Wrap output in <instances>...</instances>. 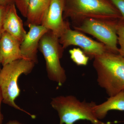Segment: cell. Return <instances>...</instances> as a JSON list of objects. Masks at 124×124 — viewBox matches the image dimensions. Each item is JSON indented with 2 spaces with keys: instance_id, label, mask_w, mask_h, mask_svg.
Wrapping results in <instances>:
<instances>
[{
  "instance_id": "obj_1",
  "label": "cell",
  "mask_w": 124,
  "mask_h": 124,
  "mask_svg": "<svg viewBox=\"0 0 124 124\" xmlns=\"http://www.w3.org/2000/svg\"><path fill=\"white\" fill-rule=\"evenodd\" d=\"M97 81L109 97L124 90V57L107 52L94 58Z\"/></svg>"
},
{
  "instance_id": "obj_2",
  "label": "cell",
  "mask_w": 124,
  "mask_h": 124,
  "mask_svg": "<svg viewBox=\"0 0 124 124\" xmlns=\"http://www.w3.org/2000/svg\"><path fill=\"white\" fill-rule=\"evenodd\" d=\"M122 18L110 0H66L63 19H70L74 24L87 18L117 20Z\"/></svg>"
},
{
  "instance_id": "obj_3",
  "label": "cell",
  "mask_w": 124,
  "mask_h": 124,
  "mask_svg": "<svg viewBox=\"0 0 124 124\" xmlns=\"http://www.w3.org/2000/svg\"><path fill=\"white\" fill-rule=\"evenodd\" d=\"M35 64L28 59H19L3 66L0 71V89L3 102L25 112L32 119H35L36 116L20 108L15 103V100L20 94V90L18 84V78L22 74L28 75L31 73Z\"/></svg>"
},
{
  "instance_id": "obj_4",
  "label": "cell",
  "mask_w": 124,
  "mask_h": 124,
  "mask_svg": "<svg viewBox=\"0 0 124 124\" xmlns=\"http://www.w3.org/2000/svg\"><path fill=\"white\" fill-rule=\"evenodd\" d=\"M50 104L58 112L59 124H73L80 120L89 121L93 124H105L94 115V102L81 101L72 95H60L53 98Z\"/></svg>"
},
{
  "instance_id": "obj_5",
  "label": "cell",
  "mask_w": 124,
  "mask_h": 124,
  "mask_svg": "<svg viewBox=\"0 0 124 124\" xmlns=\"http://www.w3.org/2000/svg\"><path fill=\"white\" fill-rule=\"evenodd\" d=\"M38 49L45 60L49 79L62 86L66 81L67 76L60 62L64 49L59 42V38L49 31L40 40Z\"/></svg>"
},
{
  "instance_id": "obj_6",
  "label": "cell",
  "mask_w": 124,
  "mask_h": 124,
  "mask_svg": "<svg viewBox=\"0 0 124 124\" xmlns=\"http://www.w3.org/2000/svg\"><path fill=\"white\" fill-rule=\"evenodd\" d=\"M118 20L87 18L73 24V27L75 30L97 38L111 53L119 54L116 33Z\"/></svg>"
},
{
  "instance_id": "obj_7",
  "label": "cell",
  "mask_w": 124,
  "mask_h": 124,
  "mask_svg": "<svg viewBox=\"0 0 124 124\" xmlns=\"http://www.w3.org/2000/svg\"><path fill=\"white\" fill-rule=\"evenodd\" d=\"M59 41L64 49L71 45L79 46L90 59L110 52L102 43L95 41L81 32L72 30L70 25L59 37Z\"/></svg>"
},
{
  "instance_id": "obj_8",
  "label": "cell",
  "mask_w": 124,
  "mask_h": 124,
  "mask_svg": "<svg viewBox=\"0 0 124 124\" xmlns=\"http://www.w3.org/2000/svg\"><path fill=\"white\" fill-rule=\"evenodd\" d=\"M65 2L66 0H52L41 24L59 38L69 25L63 18Z\"/></svg>"
},
{
  "instance_id": "obj_9",
  "label": "cell",
  "mask_w": 124,
  "mask_h": 124,
  "mask_svg": "<svg viewBox=\"0 0 124 124\" xmlns=\"http://www.w3.org/2000/svg\"><path fill=\"white\" fill-rule=\"evenodd\" d=\"M27 33L20 45V49L24 59L38 63L37 53L40 41L42 36L49 31L42 25L29 24Z\"/></svg>"
},
{
  "instance_id": "obj_10",
  "label": "cell",
  "mask_w": 124,
  "mask_h": 124,
  "mask_svg": "<svg viewBox=\"0 0 124 124\" xmlns=\"http://www.w3.org/2000/svg\"><path fill=\"white\" fill-rule=\"evenodd\" d=\"M21 44L6 32L0 38V61L4 66L16 60L25 59L20 49Z\"/></svg>"
},
{
  "instance_id": "obj_11",
  "label": "cell",
  "mask_w": 124,
  "mask_h": 124,
  "mask_svg": "<svg viewBox=\"0 0 124 124\" xmlns=\"http://www.w3.org/2000/svg\"><path fill=\"white\" fill-rule=\"evenodd\" d=\"M3 31L6 32L20 44L27 34L22 20L18 15L15 3L9 5L4 20Z\"/></svg>"
},
{
  "instance_id": "obj_12",
  "label": "cell",
  "mask_w": 124,
  "mask_h": 124,
  "mask_svg": "<svg viewBox=\"0 0 124 124\" xmlns=\"http://www.w3.org/2000/svg\"><path fill=\"white\" fill-rule=\"evenodd\" d=\"M52 0H29L27 24L41 25Z\"/></svg>"
},
{
  "instance_id": "obj_13",
  "label": "cell",
  "mask_w": 124,
  "mask_h": 124,
  "mask_svg": "<svg viewBox=\"0 0 124 124\" xmlns=\"http://www.w3.org/2000/svg\"><path fill=\"white\" fill-rule=\"evenodd\" d=\"M112 110L124 111V90L110 97L101 104H96L93 108L94 115L99 120L104 119L108 112Z\"/></svg>"
},
{
  "instance_id": "obj_14",
  "label": "cell",
  "mask_w": 124,
  "mask_h": 124,
  "mask_svg": "<svg viewBox=\"0 0 124 124\" xmlns=\"http://www.w3.org/2000/svg\"><path fill=\"white\" fill-rule=\"evenodd\" d=\"M71 60L78 66H86L89 58L79 48H74L69 50Z\"/></svg>"
},
{
  "instance_id": "obj_15",
  "label": "cell",
  "mask_w": 124,
  "mask_h": 124,
  "mask_svg": "<svg viewBox=\"0 0 124 124\" xmlns=\"http://www.w3.org/2000/svg\"><path fill=\"white\" fill-rule=\"evenodd\" d=\"M116 33L117 42L120 46L119 54L124 57V19L122 18L117 21Z\"/></svg>"
},
{
  "instance_id": "obj_16",
  "label": "cell",
  "mask_w": 124,
  "mask_h": 124,
  "mask_svg": "<svg viewBox=\"0 0 124 124\" xmlns=\"http://www.w3.org/2000/svg\"><path fill=\"white\" fill-rule=\"evenodd\" d=\"M29 0H14L16 8L23 17L26 18Z\"/></svg>"
},
{
  "instance_id": "obj_17",
  "label": "cell",
  "mask_w": 124,
  "mask_h": 124,
  "mask_svg": "<svg viewBox=\"0 0 124 124\" xmlns=\"http://www.w3.org/2000/svg\"><path fill=\"white\" fill-rule=\"evenodd\" d=\"M8 5H0V38L4 32L3 24Z\"/></svg>"
},
{
  "instance_id": "obj_18",
  "label": "cell",
  "mask_w": 124,
  "mask_h": 124,
  "mask_svg": "<svg viewBox=\"0 0 124 124\" xmlns=\"http://www.w3.org/2000/svg\"><path fill=\"white\" fill-rule=\"evenodd\" d=\"M117 8L124 19V0H110Z\"/></svg>"
},
{
  "instance_id": "obj_19",
  "label": "cell",
  "mask_w": 124,
  "mask_h": 124,
  "mask_svg": "<svg viewBox=\"0 0 124 124\" xmlns=\"http://www.w3.org/2000/svg\"><path fill=\"white\" fill-rule=\"evenodd\" d=\"M2 99H2V93L0 89V124H2L3 119H4L3 115L1 111V101H2Z\"/></svg>"
},
{
  "instance_id": "obj_20",
  "label": "cell",
  "mask_w": 124,
  "mask_h": 124,
  "mask_svg": "<svg viewBox=\"0 0 124 124\" xmlns=\"http://www.w3.org/2000/svg\"><path fill=\"white\" fill-rule=\"evenodd\" d=\"M14 3V0H0V5H8Z\"/></svg>"
},
{
  "instance_id": "obj_21",
  "label": "cell",
  "mask_w": 124,
  "mask_h": 124,
  "mask_svg": "<svg viewBox=\"0 0 124 124\" xmlns=\"http://www.w3.org/2000/svg\"><path fill=\"white\" fill-rule=\"evenodd\" d=\"M6 124H23L18 122L16 120H12L10 121L7 122Z\"/></svg>"
},
{
  "instance_id": "obj_22",
  "label": "cell",
  "mask_w": 124,
  "mask_h": 124,
  "mask_svg": "<svg viewBox=\"0 0 124 124\" xmlns=\"http://www.w3.org/2000/svg\"><path fill=\"white\" fill-rule=\"evenodd\" d=\"M0 63H1V62H0ZM0 70H1L0 69Z\"/></svg>"
}]
</instances>
